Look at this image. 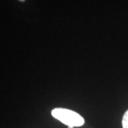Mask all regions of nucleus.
<instances>
[{"label": "nucleus", "instance_id": "obj_3", "mask_svg": "<svg viewBox=\"0 0 128 128\" xmlns=\"http://www.w3.org/2000/svg\"><path fill=\"white\" fill-rule=\"evenodd\" d=\"M18 1H20V2H24L25 0H18Z\"/></svg>", "mask_w": 128, "mask_h": 128}, {"label": "nucleus", "instance_id": "obj_1", "mask_svg": "<svg viewBox=\"0 0 128 128\" xmlns=\"http://www.w3.org/2000/svg\"><path fill=\"white\" fill-rule=\"evenodd\" d=\"M51 114L54 118L59 120L64 124H66L68 128L80 127L85 123V120L82 116L68 109L55 108L51 111Z\"/></svg>", "mask_w": 128, "mask_h": 128}, {"label": "nucleus", "instance_id": "obj_2", "mask_svg": "<svg viewBox=\"0 0 128 128\" xmlns=\"http://www.w3.org/2000/svg\"><path fill=\"white\" fill-rule=\"evenodd\" d=\"M122 124V128H128V110H127L125 113L124 114Z\"/></svg>", "mask_w": 128, "mask_h": 128}]
</instances>
